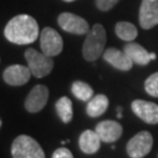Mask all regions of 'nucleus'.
<instances>
[{
	"mask_svg": "<svg viewBox=\"0 0 158 158\" xmlns=\"http://www.w3.org/2000/svg\"><path fill=\"white\" fill-rule=\"evenodd\" d=\"M5 38L15 45L33 44L39 36V26L36 20L27 14L12 18L4 29Z\"/></svg>",
	"mask_w": 158,
	"mask_h": 158,
	"instance_id": "nucleus-1",
	"label": "nucleus"
},
{
	"mask_svg": "<svg viewBox=\"0 0 158 158\" xmlns=\"http://www.w3.org/2000/svg\"><path fill=\"white\" fill-rule=\"evenodd\" d=\"M107 41V33L104 27L100 23H95L85 40L82 47V55L85 61L94 62L103 54V49Z\"/></svg>",
	"mask_w": 158,
	"mask_h": 158,
	"instance_id": "nucleus-2",
	"label": "nucleus"
},
{
	"mask_svg": "<svg viewBox=\"0 0 158 158\" xmlns=\"http://www.w3.org/2000/svg\"><path fill=\"white\" fill-rule=\"evenodd\" d=\"M12 158H46L42 148L33 137L20 135L13 141Z\"/></svg>",
	"mask_w": 158,
	"mask_h": 158,
	"instance_id": "nucleus-3",
	"label": "nucleus"
},
{
	"mask_svg": "<svg viewBox=\"0 0 158 158\" xmlns=\"http://www.w3.org/2000/svg\"><path fill=\"white\" fill-rule=\"evenodd\" d=\"M25 59L28 63V68L32 72V75L36 79L49 75L54 68V61L51 56L44 53H39L33 48H28L25 52Z\"/></svg>",
	"mask_w": 158,
	"mask_h": 158,
	"instance_id": "nucleus-4",
	"label": "nucleus"
},
{
	"mask_svg": "<svg viewBox=\"0 0 158 158\" xmlns=\"http://www.w3.org/2000/svg\"><path fill=\"white\" fill-rule=\"evenodd\" d=\"M152 145V135L149 131H141L128 142L127 152L131 158H143L151 151Z\"/></svg>",
	"mask_w": 158,
	"mask_h": 158,
	"instance_id": "nucleus-5",
	"label": "nucleus"
},
{
	"mask_svg": "<svg viewBox=\"0 0 158 158\" xmlns=\"http://www.w3.org/2000/svg\"><path fill=\"white\" fill-rule=\"evenodd\" d=\"M40 47L44 54L48 56H56L63 49V40L55 29L45 27L40 34Z\"/></svg>",
	"mask_w": 158,
	"mask_h": 158,
	"instance_id": "nucleus-6",
	"label": "nucleus"
},
{
	"mask_svg": "<svg viewBox=\"0 0 158 158\" xmlns=\"http://www.w3.org/2000/svg\"><path fill=\"white\" fill-rule=\"evenodd\" d=\"M57 23L63 31L75 34V35L88 34V32L90 31L89 23L83 18L73 14V13H67V12L61 13L57 18Z\"/></svg>",
	"mask_w": 158,
	"mask_h": 158,
	"instance_id": "nucleus-7",
	"label": "nucleus"
},
{
	"mask_svg": "<svg viewBox=\"0 0 158 158\" xmlns=\"http://www.w3.org/2000/svg\"><path fill=\"white\" fill-rule=\"evenodd\" d=\"M49 96L48 88L44 85H35L32 90L29 91L28 96L25 101V108L28 113L35 114L41 111L47 104Z\"/></svg>",
	"mask_w": 158,
	"mask_h": 158,
	"instance_id": "nucleus-8",
	"label": "nucleus"
},
{
	"mask_svg": "<svg viewBox=\"0 0 158 158\" xmlns=\"http://www.w3.org/2000/svg\"><path fill=\"white\" fill-rule=\"evenodd\" d=\"M131 109L137 117L148 124H158V106L153 102L135 100L131 103Z\"/></svg>",
	"mask_w": 158,
	"mask_h": 158,
	"instance_id": "nucleus-9",
	"label": "nucleus"
},
{
	"mask_svg": "<svg viewBox=\"0 0 158 158\" xmlns=\"http://www.w3.org/2000/svg\"><path fill=\"white\" fill-rule=\"evenodd\" d=\"M138 19L142 28L151 29L155 26H157L158 0H142Z\"/></svg>",
	"mask_w": 158,
	"mask_h": 158,
	"instance_id": "nucleus-10",
	"label": "nucleus"
},
{
	"mask_svg": "<svg viewBox=\"0 0 158 158\" xmlns=\"http://www.w3.org/2000/svg\"><path fill=\"white\" fill-rule=\"evenodd\" d=\"M32 76V72L28 66H21V64H12L4 70L2 79L7 85H23L29 81Z\"/></svg>",
	"mask_w": 158,
	"mask_h": 158,
	"instance_id": "nucleus-11",
	"label": "nucleus"
},
{
	"mask_svg": "<svg viewBox=\"0 0 158 158\" xmlns=\"http://www.w3.org/2000/svg\"><path fill=\"white\" fill-rule=\"evenodd\" d=\"M95 131L100 136L102 142L114 143L121 138L123 134V128L116 121H102L96 125Z\"/></svg>",
	"mask_w": 158,
	"mask_h": 158,
	"instance_id": "nucleus-12",
	"label": "nucleus"
},
{
	"mask_svg": "<svg viewBox=\"0 0 158 158\" xmlns=\"http://www.w3.org/2000/svg\"><path fill=\"white\" fill-rule=\"evenodd\" d=\"M103 59L114 68L122 72H128L134 66V62L125 54V52L116 48H108L107 51L103 52Z\"/></svg>",
	"mask_w": 158,
	"mask_h": 158,
	"instance_id": "nucleus-13",
	"label": "nucleus"
},
{
	"mask_svg": "<svg viewBox=\"0 0 158 158\" xmlns=\"http://www.w3.org/2000/svg\"><path fill=\"white\" fill-rule=\"evenodd\" d=\"M101 142V138L97 135L96 131L85 130L80 136L79 147L82 152L87 153V155H93L100 150Z\"/></svg>",
	"mask_w": 158,
	"mask_h": 158,
	"instance_id": "nucleus-14",
	"label": "nucleus"
},
{
	"mask_svg": "<svg viewBox=\"0 0 158 158\" xmlns=\"http://www.w3.org/2000/svg\"><path fill=\"white\" fill-rule=\"evenodd\" d=\"M125 54L131 59V61L138 66H147L148 63L151 61V57H150V53L142 47L141 45L136 44L130 41L127 45L124 46Z\"/></svg>",
	"mask_w": 158,
	"mask_h": 158,
	"instance_id": "nucleus-15",
	"label": "nucleus"
},
{
	"mask_svg": "<svg viewBox=\"0 0 158 158\" xmlns=\"http://www.w3.org/2000/svg\"><path fill=\"white\" fill-rule=\"evenodd\" d=\"M109 106V100L106 95L98 94L96 96H93L90 101H88L87 104V115L90 117H98L107 111Z\"/></svg>",
	"mask_w": 158,
	"mask_h": 158,
	"instance_id": "nucleus-16",
	"label": "nucleus"
},
{
	"mask_svg": "<svg viewBox=\"0 0 158 158\" xmlns=\"http://www.w3.org/2000/svg\"><path fill=\"white\" fill-rule=\"evenodd\" d=\"M55 110H56L57 116L60 117V119L62 121L63 123L67 124L69 122H72L74 115L73 103L68 97L63 96V97L57 100L56 103H55Z\"/></svg>",
	"mask_w": 158,
	"mask_h": 158,
	"instance_id": "nucleus-17",
	"label": "nucleus"
},
{
	"mask_svg": "<svg viewBox=\"0 0 158 158\" xmlns=\"http://www.w3.org/2000/svg\"><path fill=\"white\" fill-rule=\"evenodd\" d=\"M115 33L121 40L124 41H134L138 35V31L136 28L135 25L128 21H119L115 26Z\"/></svg>",
	"mask_w": 158,
	"mask_h": 158,
	"instance_id": "nucleus-18",
	"label": "nucleus"
},
{
	"mask_svg": "<svg viewBox=\"0 0 158 158\" xmlns=\"http://www.w3.org/2000/svg\"><path fill=\"white\" fill-rule=\"evenodd\" d=\"M72 93L76 98H79L83 102L90 101L94 96L93 88L83 81H75L72 85Z\"/></svg>",
	"mask_w": 158,
	"mask_h": 158,
	"instance_id": "nucleus-19",
	"label": "nucleus"
},
{
	"mask_svg": "<svg viewBox=\"0 0 158 158\" xmlns=\"http://www.w3.org/2000/svg\"><path fill=\"white\" fill-rule=\"evenodd\" d=\"M144 89L152 97H158V72L150 75L144 82Z\"/></svg>",
	"mask_w": 158,
	"mask_h": 158,
	"instance_id": "nucleus-20",
	"label": "nucleus"
},
{
	"mask_svg": "<svg viewBox=\"0 0 158 158\" xmlns=\"http://www.w3.org/2000/svg\"><path fill=\"white\" fill-rule=\"evenodd\" d=\"M119 0H95L96 7L100 10V11L107 12L110 11L111 8H114L115 6L117 5Z\"/></svg>",
	"mask_w": 158,
	"mask_h": 158,
	"instance_id": "nucleus-21",
	"label": "nucleus"
},
{
	"mask_svg": "<svg viewBox=\"0 0 158 158\" xmlns=\"http://www.w3.org/2000/svg\"><path fill=\"white\" fill-rule=\"evenodd\" d=\"M52 158H74V156L67 148H59L53 152Z\"/></svg>",
	"mask_w": 158,
	"mask_h": 158,
	"instance_id": "nucleus-22",
	"label": "nucleus"
},
{
	"mask_svg": "<svg viewBox=\"0 0 158 158\" xmlns=\"http://www.w3.org/2000/svg\"><path fill=\"white\" fill-rule=\"evenodd\" d=\"M150 57H151V60H156V54L155 53H150Z\"/></svg>",
	"mask_w": 158,
	"mask_h": 158,
	"instance_id": "nucleus-23",
	"label": "nucleus"
},
{
	"mask_svg": "<svg viewBox=\"0 0 158 158\" xmlns=\"http://www.w3.org/2000/svg\"><path fill=\"white\" fill-rule=\"evenodd\" d=\"M63 1H66V2H72V1H75V0H63Z\"/></svg>",
	"mask_w": 158,
	"mask_h": 158,
	"instance_id": "nucleus-24",
	"label": "nucleus"
}]
</instances>
